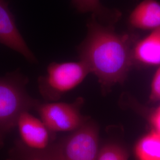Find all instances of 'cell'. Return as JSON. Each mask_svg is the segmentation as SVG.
Instances as JSON below:
<instances>
[{
	"label": "cell",
	"instance_id": "obj_1",
	"mask_svg": "<svg viewBox=\"0 0 160 160\" xmlns=\"http://www.w3.org/2000/svg\"><path fill=\"white\" fill-rule=\"evenodd\" d=\"M86 38L78 47L80 61L86 63L103 88L122 82L133 65L136 36L119 33L114 26L88 20Z\"/></svg>",
	"mask_w": 160,
	"mask_h": 160
},
{
	"label": "cell",
	"instance_id": "obj_2",
	"mask_svg": "<svg viewBox=\"0 0 160 160\" xmlns=\"http://www.w3.org/2000/svg\"><path fill=\"white\" fill-rule=\"evenodd\" d=\"M28 78L18 71L0 77V148L16 128L21 113L35 110L40 103L28 94Z\"/></svg>",
	"mask_w": 160,
	"mask_h": 160
},
{
	"label": "cell",
	"instance_id": "obj_3",
	"mask_svg": "<svg viewBox=\"0 0 160 160\" xmlns=\"http://www.w3.org/2000/svg\"><path fill=\"white\" fill-rule=\"evenodd\" d=\"M90 73L86 63L78 62H52L47 74L38 78V87L46 102L59 100L64 94L80 84Z\"/></svg>",
	"mask_w": 160,
	"mask_h": 160
},
{
	"label": "cell",
	"instance_id": "obj_4",
	"mask_svg": "<svg viewBox=\"0 0 160 160\" xmlns=\"http://www.w3.org/2000/svg\"><path fill=\"white\" fill-rule=\"evenodd\" d=\"M52 147L58 160H97L99 129L88 120L76 131L57 139Z\"/></svg>",
	"mask_w": 160,
	"mask_h": 160
},
{
	"label": "cell",
	"instance_id": "obj_5",
	"mask_svg": "<svg viewBox=\"0 0 160 160\" xmlns=\"http://www.w3.org/2000/svg\"><path fill=\"white\" fill-rule=\"evenodd\" d=\"M83 102L84 100L81 97L70 103L40 102L34 110L53 132H71L79 129L88 120L81 113Z\"/></svg>",
	"mask_w": 160,
	"mask_h": 160
},
{
	"label": "cell",
	"instance_id": "obj_6",
	"mask_svg": "<svg viewBox=\"0 0 160 160\" xmlns=\"http://www.w3.org/2000/svg\"><path fill=\"white\" fill-rule=\"evenodd\" d=\"M20 141L28 148L43 150L49 148L57 139V133L51 131L41 120L24 111L20 115L17 125Z\"/></svg>",
	"mask_w": 160,
	"mask_h": 160
},
{
	"label": "cell",
	"instance_id": "obj_7",
	"mask_svg": "<svg viewBox=\"0 0 160 160\" xmlns=\"http://www.w3.org/2000/svg\"><path fill=\"white\" fill-rule=\"evenodd\" d=\"M0 43L20 53L30 62L37 61L17 28L15 18L5 0H0Z\"/></svg>",
	"mask_w": 160,
	"mask_h": 160
},
{
	"label": "cell",
	"instance_id": "obj_8",
	"mask_svg": "<svg viewBox=\"0 0 160 160\" xmlns=\"http://www.w3.org/2000/svg\"><path fill=\"white\" fill-rule=\"evenodd\" d=\"M128 22L135 29L151 32L160 29V2L143 0L131 12Z\"/></svg>",
	"mask_w": 160,
	"mask_h": 160
},
{
	"label": "cell",
	"instance_id": "obj_9",
	"mask_svg": "<svg viewBox=\"0 0 160 160\" xmlns=\"http://www.w3.org/2000/svg\"><path fill=\"white\" fill-rule=\"evenodd\" d=\"M134 62L145 65H160V29L137 41L133 49Z\"/></svg>",
	"mask_w": 160,
	"mask_h": 160
},
{
	"label": "cell",
	"instance_id": "obj_10",
	"mask_svg": "<svg viewBox=\"0 0 160 160\" xmlns=\"http://www.w3.org/2000/svg\"><path fill=\"white\" fill-rule=\"evenodd\" d=\"M72 4L80 12H90L100 23L114 26L121 17L117 10L106 8L100 0H72Z\"/></svg>",
	"mask_w": 160,
	"mask_h": 160
},
{
	"label": "cell",
	"instance_id": "obj_11",
	"mask_svg": "<svg viewBox=\"0 0 160 160\" xmlns=\"http://www.w3.org/2000/svg\"><path fill=\"white\" fill-rule=\"evenodd\" d=\"M52 145L45 149L35 150L28 148L17 139L10 149L6 160H58Z\"/></svg>",
	"mask_w": 160,
	"mask_h": 160
},
{
	"label": "cell",
	"instance_id": "obj_12",
	"mask_svg": "<svg viewBox=\"0 0 160 160\" xmlns=\"http://www.w3.org/2000/svg\"><path fill=\"white\" fill-rule=\"evenodd\" d=\"M135 154L138 160H160V133L152 132L137 143Z\"/></svg>",
	"mask_w": 160,
	"mask_h": 160
},
{
	"label": "cell",
	"instance_id": "obj_13",
	"mask_svg": "<svg viewBox=\"0 0 160 160\" xmlns=\"http://www.w3.org/2000/svg\"><path fill=\"white\" fill-rule=\"evenodd\" d=\"M128 158L125 147L114 142H108L100 148L97 160H128Z\"/></svg>",
	"mask_w": 160,
	"mask_h": 160
},
{
	"label": "cell",
	"instance_id": "obj_14",
	"mask_svg": "<svg viewBox=\"0 0 160 160\" xmlns=\"http://www.w3.org/2000/svg\"><path fill=\"white\" fill-rule=\"evenodd\" d=\"M150 99L154 102L160 100V65L152 81Z\"/></svg>",
	"mask_w": 160,
	"mask_h": 160
},
{
	"label": "cell",
	"instance_id": "obj_15",
	"mask_svg": "<svg viewBox=\"0 0 160 160\" xmlns=\"http://www.w3.org/2000/svg\"><path fill=\"white\" fill-rule=\"evenodd\" d=\"M151 122L155 129V131L160 133V106L152 114Z\"/></svg>",
	"mask_w": 160,
	"mask_h": 160
}]
</instances>
